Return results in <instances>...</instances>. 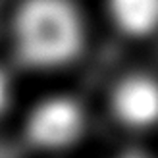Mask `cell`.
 I'll list each match as a JSON object with an SVG mask.
<instances>
[{
    "label": "cell",
    "instance_id": "cell-1",
    "mask_svg": "<svg viewBox=\"0 0 158 158\" xmlns=\"http://www.w3.org/2000/svg\"><path fill=\"white\" fill-rule=\"evenodd\" d=\"M85 43L83 19L69 0H25L12 23V46L31 69H56L73 62Z\"/></svg>",
    "mask_w": 158,
    "mask_h": 158
},
{
    "label": "cell",
    "instance_id": "cell-2",
    "mask_svg": "<svg viewBox=\"0 0 158 158\" xmlns=\"http://www.w3.org/2000/svg\"><path fill=\"white\" fill-rule=\"evenodd\" d=\"M87 116L83 106L69 97H48L29 112L25 135L33 147L46 152L66 151L83 137Z\"/></svg>",
    "mask_w": 158,
    "mask_h": 158
},
{
    "label": "cell",
    "instance_id": "cell-3",
    "mask_svg": "<svg viewBox=\"0 0 158 158\" xmlns=\"http://www.w3.org/2000/svg\"><path fill=\"white\" fill-rule=\"evenodd\" d=\"M114 118L123 127L143 131L158 125V81L148 75L122 79L112 91Z\"/></svg>",
    "mask_w": 158,
    "mask_h": 158
},
{
    "label": "cell",
    "instance_id": "cell-4",
    "mask_svg": "<svg viewBox=\"0 0 158 158\" xmlns=\"http://www.w3.org/2000/svg\"><path fill=\"white\" fill-rule=\"evenodd\" d=\"M110 21L120 33L143 39L158 31V0H106Z\"/></svg>",
    "mask_w": 158,
    "mask_h": 158
},
{
    "label": "cell",
    "instance_id": "cell-5",
    "mask_svg": "<svg viewBox=\"0 0 158 158\" xmlns=\"http://www.w3.org/2000/svg\"><path fill=\"white\" fill-rule=\"evenodd\" d=\"M10 97H12V83L10 77L6 75V72L0 68V116L4 114V110L10 104Z\"/></svg>",
    "mask_w": 158,
    "mask_h": 158
},
{
    "label": "cell",
    "instance_id": "cell-6",
    "mask_svg": "<svg viewBox=\"0 0 158 158\" xmlns=\"http://www.w3.org/2000/svg\"><path fill=\"white\" fill-rule=\"evenodd\" d=\"M118 158H147V156L137 154V152H131V154H123V156H118Z\"/></svg>",
    "mask_w": 158,
    "mask_h": 158
}]
</instances>
